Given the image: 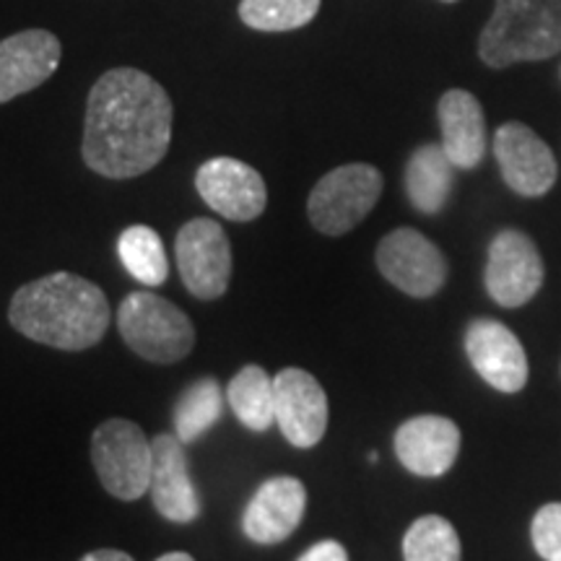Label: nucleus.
I'll use <instances>...</instances> for the list:
<instances>
[{"label": "nucleus", "mask_w": 561, "mask_h": 561, "mask_svg": "<svg viewBox=\"0 0 561 561\" xmlns=\"http://www.w3.org/2000/svg\"><path fill=\"white\" fill-rule=\"evenodd\" d=\"M172 100L138 68L107 70L89 91L83 161L110 180L151 172L170 151Z\"/></svg>", "instance_id": "f257e3e1"}, {"label": "nucleus", "mask_w": 561, "mask_h": 561, "mask_svg": "<svg viewBox=\"0 0 561 561\" xmlns=\"http://www.w3.org/2000/svg\"><path fill=\"white\" fill-rule=\"evenodd\" d=\"M13 331L42 346L83 351L107 333L112 310L104 291L76 273H50L13 294L9 307Z\"/></svg>", "instance_id": "f03ea898"}, {"label": "nucleus", "mask_w": 561, "mask_h": 561, "mask_svg": "<svg viewBox=\"0 0 561 561\" xmlns=\"http://www.w3.org/2000/svg\"><path fill=\"white\" fill-rule=\"evenodd\" d=\"M561 53V0H496L479 37L489 68L546 60Z\"/></svg>", "instance_id": "7ed1b4c3"}, {"label": "nucleus", "mask_w": 561, "mask_h": 561, "mask_svg": "<svg viewBox=\"0 0 561 561\" xmlns=\"http://www.w3.org/2000/svg\"><path fill=\"white\" fill-rule=\"evenodd\" d=\"M117 331L133 354L153 364L185 359L195 346L191 318L170 299L151 291H133L117 310Z\"/></svg>", "instance_id": "20e7f679"}, {"label": "nucleus", "mask_w": 561, "mask_h": 561, "mask_svg": "<svg viewBox=\"0 0 561 561\" xmlns=\"http://www.w3.org/2000/svg\"><path fill=\"white\" fill-rule=\"evenodd\" d=\"M91 462L115 500L136 502L151 486L153 442L128 419H107L91 434Z\"/></svg>", "instance_id": "39448f33"}, {"label": "nucleus", "mask_w": 561, "mask_h": 561, "mask_svg": "<svg viewBox=\"0 0 561 561\" xmlns=\"http://www.w3.org/2000/svg\"><path fill=\"white\" fill-rule=\"evenodd\" d=\"M382 174L371 164H343L312 187L307 216L320 234L341 237L371 214L382 195Z\"/></svg>", "instance_id": "423d86ee"}, {"label": "nucleus", "mask_w": 561, "mask_h": 561, "mask_svg": "<svg viewBox=\"0 0 561 561\" xmlns=\"http://www.w3.org/2000/svg\"><path fill=\"white\" fill-rule=\"evenodd\" d=\"M178 271L185 289L198 299H219L229 289L231 244L214 219H193L174 240Z\"/></svg>", "instance_id": "0eeeda50"}, {"label": "nucleus", "mask_w": 561, "mask_h": 561, "mask_svg": "<svg viewBox=\"0 0 561 561\" xmlns=\"http://www.w3.org/2000/svg\"><path fill=\"white\" fill-rule=\"evenodd\" d=\"M483 284L500 307L517 310L528 305L543 286V261L536 242L517 229H502L489 244Z\"/></svg>", "instance_id": "6e6552de"}, {"label": "nucleus", "mask_w": 561, "mask_h": 561, "mask_svg": "<svg viewBox=\"0 0 561 561\" xmlns=\"http://www.w3.org/2000/svg\"><path fill=\"white\" fill-rule=\"evenodd\" d=\"M377 268L396 289L416 299L434 297L447 280L442 250L416 229L401 227L377 244Z\"/></svg>", "instance_id": "1a4fd4ad"}, {"label": "nucleus", "mask_w": 561, "mask_h": 561, "mask_svg": "<svg viewBox=\"0 0 561 561\" xmlns=\"http://www.w3.org/2000/svg\"><path fill=\"white\" fill-rule=\"evenodd\" d=\"M494 157L510 191L523 198H541L557 182L553 151L525 123H504L496 130Z\"/></svg>", "instance_id": "9d476101"}, {"label": "nucleus", "mask_w": 561, "mask_h": 561, "mask_svg": "<svg viewBox=\"0 0 561 561\" xmlns=\"http://www.w3.org/2000/svg\"><path fill=\"white\" fill-rule=\"evenodd\" d=\"M195 187L208 208L229 221H252L265 210L268 191L261 172L240 159L216 157L195 172Z\"/></svg>", "instance_id": "9b49d317"}, {"label": "nucleus", "mask_w": 561, "mask_h": 561, "mask_svg": "<svg viewBox=\"0 0 561 561\" xmlns=\"http://www.w3.org/2000/svg\"><path fill=\"white\" fill-rule=\"evenodd\" d=\"M276 388V424L286 442L310 450L328 432V396L310 371L286 367L273 377Z\"/></svg>", "instance_id": "f8f14e48"}, {"label": "nucleus", "mask_w": 561, "mask_h": 561, "mask_svg": "<svg viewBox=\"0 0 561 561\" xmlns=\"http://www.w3.org/2000/svg\"><path fill=\"white\" fill-rule=\"evenodd\" d=\"M466 354L479 377L500 392H520L528 382V356L520 339L500 320L479 318L466 331Z\"/></svg>", "instance_id": "ddd939ff"}, {"label": "nucleus", "mask_w": 561, "mask_h": 561, "mask_svg": "<svg viewBox=\"0 0 561 561\" xmlns=\"http://www.w3.org/2000/svg\"><path fill=\"white\" fill-rule=\"evenodd\" d=\"M307 489L294 476L263 481L242 515V533L252 543H284L305 520Z\"/></svg>", "instance_id": "4468645a"}, {"label": "nucleus", "mask_w": 561, "mask_h": 561, "mask_svg": "<svg viewBox=\"0 0 561 561\" xmlns=\"http://www.w3.org/2000/svg\"><path fill=\"white\" fill-rule=\"evenodd\" d=\"M153 442L151 502L164 520L187 525L201 517V494L191 479L185 442L178 434H159Z\"/></svg>", "instance_id": "2eb2a0df"}, {"label": "nucleus", "mask_w": 561, "mask_h": 561, "mask_svg": "<svg viewBox=\"0 0 561 561\" xmlns=\"http://www.w3.org/2000/svg\"><path fill=\"white\" fill-rule=\"evenodd\" d=\"M396 455L405 471L421 479H439L460 455V430L453 419L413 416L396 432Z\"/></svg>", "instance_id": "dca6fc26"}, {"label": "nucleus", "mask_w": 561, "mask_h": 561, "mask_svg": "<svg viewBox=\"0 0 561 561\" xmlns=\"http://www.w3.org/2000/svg\"><path fill=\"white\" fill-rule=\"evenodd\" d=\"M60 66V39L26 30L0 42V104L45 83Z\"/></svg>", "instance_id": "f3484780"}, {"label": "nucleus", "mask_w": 561, "mask_h": 561, "mask_svg": "<svg viewBox=\"0 0 561 561\" xmlns=\"http://www.w3.org/2000/svg\"><path fill=\"white\" fill-rule=\"evenodd\" d=\"M442 149L455 170H476L486 157V117L471 91L450 89L442 94L439 107Z\"/></svg>", "instance_id": "a211bd4d"}, {"label": "nucleus", "mask_w": 561, "mask_h": 561, "mask_svg": "<svg viewBox=\"0 0 561 561\" xmlns=\"http://www.w3.org/2000/svg\"><path fill=\"white\" fill-rule=\"evenodd\" d=\"M455 164L442 144H426L411 153L405 164V195L419 214L434 216L450 201Z\"/></svg>", "instance_id": "6ab92c4d"}, {"label": "nucleus", "mask_w": 561, "mask_h": 561, "mask_svg": "<svg viewBox=\"0 0 561 561\" xmlns=\"http://www.w3.org/2000/svg\"><path fill=\"white\" fill-rule=\"evenodd\" d=\"M227 401L234 416L252 432H268L276 424V388L273 377L257 364H248L231 377Z\"/></svg>", "instance_id": "aec40b11"}, {"label": "nucleus", "mask_w": 561, "mask_h": 561, "mask_svg": "<svg viewBox=\"0 0 561 561\" xmlns=\"http://www.w3.org/2000/svg\"><path fill=\"white\" fill-rule=\"evenodd\" d=\"M117 255L123 268L144 286H161L170 276V261H167L164 242L151 227L136 224L128 227L117 240Z\"/></svg>", "instance_id": "412c9836"}, {"label": "nucleus", "mask_w": 561, "mask_h": 561, "mask_svg": "<svg viewBox=\"0 0 561 561\" xmlns=\"http://www.w3.org/2000/svg\"><path fill=\"white\" fill-rule=\"evenodd\" d=\"M224 413V398L221 388L214 377H203V380L193 382L182 396L178 398L172 411L174 434L191 445V442L201 439Z\"/></svg>", "instance_id": "4be33fe9"}, {"label": "nucleus", "mask_w": 561, "mask_h": 561, "mask_svg": "<svg viewBox=\"0 0 561 561\" xmlns=\"http://www.w3.org/2000/svg\"><path fill=\"white\" fill-rule=\"evenodd\" d=\"M405 561H460V536L450 520L439 515H424L405 530Z\"/></svg>", "instance_id": "5701e85b"}, {"label": "nucleus", "mask_w": 561, "mask_h": 561, "mask_svg": "<svg viewBox=\"0 0 561 561\" xmlns=\"http://www.w3.org/2000/svg\"><path fill=\"white\" fill-rule=\"evenodd\" d=\"M320 0H242L240 19L255 32L301 30L318 16Z\"/></svg>", "instance_id": "b1692460"}, {"label": "nucleus", "mask_w": 561, "mask_h": 561, "mask_svg": "<svg viewBox=\"0 0 561 561\" xmlns=\"http://www.w3.org/2000/svg\"><path fill=\"white\" fill-rule=\"evenodd\" d=\"M530 538L533 549L543 561H561V502H549L536 512Z\"/></svg>", "instance_id": "393cba45"}, {"label": "nucleus", "mask_w": 561, "mask_h": 561, "mask_svg": "<svg viewBox=\"0 0 561 561\" xmlns=\"http://www.w3.org/2000/svg\"><path fill=\"white\" fill-rule=\"evenodd\" d=\"M297 561H348V553L339 541H320L310 546Z\"/></svg>", "instance_id": "a878e982"}, {"label": "nucleus", "mask_w": 561, "mask_h": 561, "mask_svg": "<svg viewBox=\"0 0 561 561\" xmlns=\"http://www.w3.org/2000/svg\"><path fill=\"white\" fill-rule=\"evenodd\" d=\"M81 561H133V557L130 553L117 551V549H100V551L87 553Z\"/></svg>", "instance_id": "bb28decb"}, {"label": "nucleus", "mask_w": 561, "mask_h": 561, "mask_svg": "<svg viewBox=\"0 0 561 561\" xmlns=\"http://www.w3.org/2000/svg\"><path fill=\"white\" fill-rule=\"evenodd\" d=\"M157 561H195V559L185 551H170V553H164V557H159Z\"/></svg>", "instance_id": "cd10ccee"}, {"label": "nucleus", "mask_w": 561, "mask_h": 561, "mask_svg": "<svg viewBox=\"0 0 561 561\" xmlns=\"http://www.w3.org/2000/svg\"><path fill=\"white\" fill-rule=\"evenodd\" d=\"M445 3H455V0H445Z\"/></svg>", "instance_id": "c85d7f7f"}]
</instances>
